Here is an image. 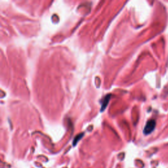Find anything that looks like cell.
I'll list each match as a JSON object with an SVG mask.
<instances>
[{"label":"cell","mask_w":168,"mask_h":168,"mask_svg":"<svg viewBox=\"0 0 168 168\" xmlns=\"http://www.w3.org/2000/svg\"><path fill=\"white\" fill-rule=\"evenodd\" d=\"M156 122L154 120H150L146 123L144 129V133L145 135H149L151 133L155 128Z\"/></svg>","instance_id":"obj_1"},{"label":"cell","mask_w":168,"mask_h":168,"mask_svg":"<svg viewBox=\"0 0 168 168\" xmlns=\"http://www.w3.org/2000/svg\"><path fill=\"white\" fill-rule=\"evenodd\" d=\"M111 95L108 94L106 95L105 98H104V100L102 102V106H101V112H103L104 110L106 108V106L107 105H108V104L109 103V100H110V98H111Z\"/></svg>","instance_id":"obj_2"},{"label":"cell","mask_w":168,"mask_h":168,"mask_svg":"<svg viewBox=\"0 0 168 168\" xmlns=\"http://www.w3.org/2000/svg\"><path fill=\"white\" fill-rule=\"evenodd\" d=\"M83 133H81V134L80 135H77L76 137H75V139H74V141H73V145L75 146V145H76V144L78 141H79L83 137Z\"/></svg>","instance_id":"obj_3"}]
</instances>
